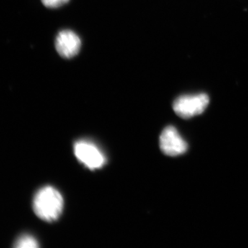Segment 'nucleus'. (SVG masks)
Wrapping results in <instances>:
<instances>
[{"label":"nucleus","mask_w":248,"mask_h":248,"mask_svg":"<svg viewBox=\"0 0 248 248\" xmlns=\"http://www.w3.org/2000/svg\"><path fill=\"white\" fill-rule=\"evenodd\" d=\"M79 36L71 30L60 31L55 39V48L62 58L70 59L76 56L81 48Z\"/></svg>","instance_id":"5"},{"label":"nucleus","mask_w":248,"mask_h":248,"mask_svg":"<svg viewBox=\"0 0 248 248\" xmlns=\"http://www.w3.org/2000/svg\"><path fill=\"white\" fill-rule=\"evenodd\" d=\"M42 1L46 7L55 9L66 4L69 0H42Z\"/></svg>","instance_id":"7"},{"label":"nucleus","mask_w":248,"mask_h":248,"mask_svg":"<svg viewBox=\"0 0 248 248\" xmlns=\"http://www.w3.org/2000/svg\"><path fill=\"white\" fill-rule=\"evenodd\" d=\"M210 99L208 94H186L175 99L173 103V110L181 118H192L203 113L208 107Z\"/></svg>","instance_id":"2"},{"label":"nucleus","mask_w":248,"mask_h":248,"mask_svg":"<svg viewBox=\"0 0 248 248\" xmlns=\"http://www.w3.org/2000/svg\"><path fill=\"white\" fill-rule=\"evenodd\" d=\"M63 207V197L58 190L51 186L42 187L34 197V212L44 221H56L62 215Z\"/></svg>","instance_id":"1"},{"label":"nucleus","mask_w":248,"mask_h":248,"mask_svg":"<svg viewBox=\"0 0 248 248\" xmlns=\"http://www.w3.org/2000/svg\"><path fill=\"white\" fill-rule=\"evenodd\" d=\"M159 146L165 155L175 156L187 151V143L174 127H166L163 130L159 139Z\"/></svg>","instance_id":"4"},{"label":"nucleus","mask_w":248,"mask_h":248,"mask_svg":"<svg viewBox=\"0 0 248 248\" xmlns=\"http://www.w3.org/2000/svg\"><path fill=\"white\" fill-rule=\"evenodd\" d=\"M74 153L81 164L90 170L101 169L106 162V158L94 143L81 140L74 145Z\"/></svg>","instance_id":"3"},{"label":"nucleus","mask_w":248,"mask_h":248,"mask_svg":"<svg viewBox=\"0 0 248 248\" xmlns=\"http://www.w3.org/2000/svg\"><path fill=\"white\" fill-rule=\"evenodd\" d=\"M16 248H36L39 247L38 242L35 238L30 235H24L17 240L16 244Z\"/></svg>","instance_id":"6"}]
</instances>
